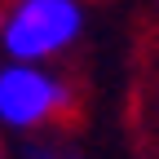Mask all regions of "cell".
<instances>
[{
	"label": "cell",
	"mask_w": 159,
	"mask_h": 159,
	"mask_svg": "<svg viewBox=\"0 0 159 159\" xmlns=\"http://www.w3.org/2000/svg\"><path fill=\"white\" fill-rule=\"evenodd\" d=\"M84 31V5L80 0H13L0 18V44L13 62H49L71 49Z\"/></svg>",
	"instance_id": "obj_1"
},
{
	"label": "cell",
	"mask_w": 159,
	"mask_h": 159,
	"mask_svg": "<svg viewBox=\"0 0 159 159\" xmlns=\"http://www.w3.org/2000/svg\"><path fill=\"white\" fill-rule=\"evenodd\" d=\"M75 106L71 84L44 66L13 62L0 71V124L9 128H44L66 119Z\"/></svg>",
	"instance_id": "obj_2"
}]
</instances>
